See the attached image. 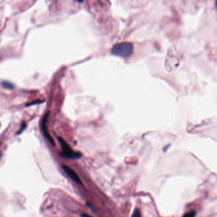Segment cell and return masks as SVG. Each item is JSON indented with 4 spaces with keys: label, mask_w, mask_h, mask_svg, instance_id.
Returning <instances> with one entry per match:
<instances>
[{
    "label": "cell",
    "mask_w": 217,
    "mask_h": 217,
    "mask_svg": "<svg viewBox=\"0 0 217 217\" xmlns=\"http://www.w3.org/2000/svg\"><path fill=\"white\" fill-rule=\"evenodd\" d=\"M81 216H82V217H92V216H90V215H89L87 214H85V213L82 214Z\"/></svg>",
    "instance_id": "10"
},
{
    "label": "cell",
    "mask_w": 217,
    "mask_h": 217,
    "mask_svg": "<svg viewBox=\"0 0 217 217\" xmlns=\"http://www.w3.org/2000/svg\"><path fill=\"white\" fill-rule=\"evenodd\" d=\"M26 126H27V124H26L25 122H23V123L21 124V128H20V129H19V130L17 131V135H18V134H21V133L23 132V131H24V130L26 129Z\"/></svg>",
    "instance_id": "6"
},
{
    "label": "cell",
    "mask_w": 217,
    "mask_h": 217,
    "mask_svg": "<svg viewBox=\"0 0 217 217\" xmlns=\"http://www.w3.org/2000/svg\"><path fill=\"white\" fill-rule=\"evenodd\" d=\"M49 114H50V112L49 111L45 115V116L43 118L42 121V132H43L45 137L48 140V141L51 144H52L53 145H55L54 140L52 138V137L49 133L47 128V119H48V117L49 116Z\"/></svg>",
    "instance_id": "3"
},
{
    "label": "cell",
    "mask_w": 217,
    "mask_h": 217,
    "mask_svg": "<svg viewBox=\"0 0 217 217\" xmlns=\"http://www.w3.org/2000/svg\"><path fill=\"white\" fill-rule=\"evenodd\" d=\"M63 169L64 171L68 175V176L71 179H72L75 182L78 184H82V181L80 180V178L78 177V174L76 173V172L72 169L71 168H70L68 166L64 164L63 166Z\"/></svg>",
    "instance_id": "4"
},
{
    "label": "cell",
    "mask_w": 217,
    "mask_h": 217,
    "mask_svg": "<svg viewBox=\"0 0 217 217\" xmlns=\"http://www.w3.org/2000/svg\"><path fill=\"white\" fill-rule=\"evenodd\" d=\"M0 145H1V142H0Z\"/></svg>",
    "instance_id": "12"
},
{
    "label": "cell",
    "mask_w": 217,
    "mask_h": 217,
    "mask_svg": "<svg viewBox=\"0 0 217 217\" xmlns=\"http://www.w3.org/2000/svg\"><path fill=\"white\" fill-rule=\"evenodd\" d=\"M2 157V152H0V161H1Z\"/></svg>",
    "instance_id": "11"
},
{
    "label": "cell",
    "mask_w": 217,
    "mask_h": 217,
    "mask_svg": "<svg viewBox=\"0 0 217 217\" xmlns=\"http://www.w3.org/2000/svg\"><path fill=\"white\" fill-rule=\"evenodd\" d=\"M195 214H196V213L192 211H190L189 213H185L183 217H195Z\"/></svg>",
    "instance_id": "9"
},
{
    "label": "cell",
    "mask_w": 217,
    "mask_h": 217,
    "mask_svg": "<svg viewBox=\"0 0 217 217\" xmlns=\"http://www.w3.org/2000/svg\"><path fill=\"white\" fill-rule=\"evenodd\" d=\"M57 139L63 150L62 152L60 153L61 156L70 159H76L82 157L81 153L74 152L73 149L70 147L69 144L66 141H65L62 137H58Z\"/></svg>",
    "instance_id": "2"
},
{
    "label": "cell",
    "mask_w": 217,
    "mask_h": 217,
    "mask_svg": "<svg viewBox=\"0 0 217 217\" xmlns=\"http://www.w3.org/2000/svg\"><path fill=\"white\" fill-rule=\"evenodd\" d=\"M132 217H142V215H141L140 210L138 209L137 208L135 209V210H134V213L132 214Z\"/></svg>",
    "instance_id": "7"
},
{
    "label": "cell",
    "mask_w": 217,
    "mask_h": 217,
    "mask_svg": "<svg viewBox=\"0 0 217 217\" xmlns=\"http://www.w3.org/2000/svg\"><path fill=\"white\" fill-rule=\"evenodd\" d=\"M44 103V101H41V100H36V101H34L28 105H26V106H30L32 105H37V104H40V103Z\"/></svg>",
    "instance_id": "8"
},
{
    "label": "cell",
    "mask_w": 217,
    "mask_h": 217,
    "mask_svg": "<svg viewBox=\"0 0 217 217\" xmlns=\"http://www.w3.org/2000/svg\"><path fill=\"white\" fill-rule=\"evenodd\" d=\"M134 46L130 42H121L113 45L111 50V54L122 58H129L133 53Z\"/></svg>",
    "instance_id": "1"
},
{
    "label": "cell",
    "mask_w": 217,
    "mask_h": 217,
    "mask_svg": "<svg viewBox=\"0 0 217 217\" xmlns=\"http://www.w3.org/2000/svg\"><path fill=\"white\" fill-rule=\"evenodd\" d=\"M2 85L3 86V87L7 89H9V90H12L14 89V85L10 82H3L2 83Z\"/></svg>",
    "instance_id": "5"
}]
</instances>
